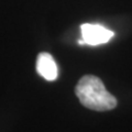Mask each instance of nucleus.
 Returning a JSON list of instances; mask_svg holds the SVG:
<instances>
[{"label": "nucleus", "instance_id": "f03ea898", "mask_svg": "<svg viewBox=\"0 0 132 132\" xmlns=\"http://www.w3.org/2000/svg\"><path fill=\"white\" fill-rule=\"evenodd\" d=\"M81 30V39L84 40L85 44L88 45H100L107 43L114 35L112 31L100 24H90L85 23L80 27Z\"/></svg>", "mask_w": 132, "mask_h": 132}, {"label": "nucleus", "instance_id": "f257e3e1", "mask_svg": "<svg viewBox=\"0 0 132 132\" xmlns=\"http://www.w3.org/2000/svg\"><path fill=\"white\" fill-rule=\"evenodd\" d=\"M75 94L81 105L92 110L106 111L117 106V99L108 93L100 78L94 75L81 77L75 88Z\"/></svg>", "mask_w": 132, "mask_h": 132}, {"label": "nucleus", "instance_id": "7ed1b4c3", "mask_svg": "<svg viewBox=\"0 0 132 132\" xmlns=\"http://www.w3.org/2000/svg\"><path fill=\"white\" fill-rule=\"evenodd\" d=\"M36 71L46 80H55L57 77V66L54 59L48 53H40L36 60Z\"/></svg>", "mask_w": 132, "mask_h": 132}]
</instances>
